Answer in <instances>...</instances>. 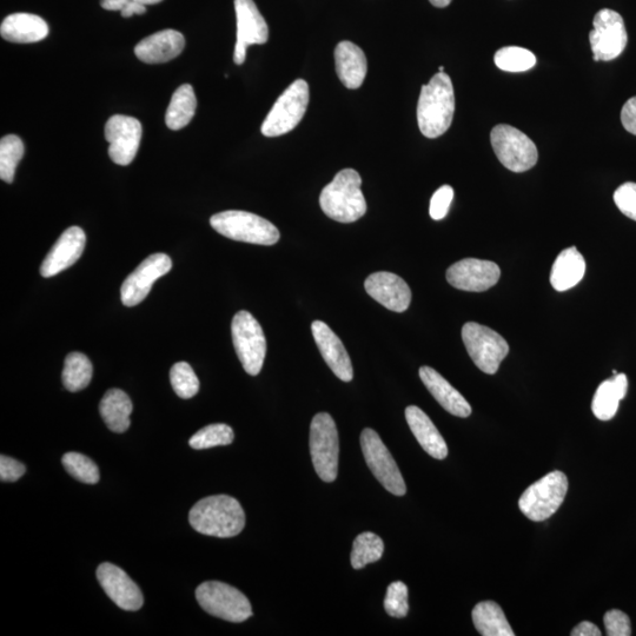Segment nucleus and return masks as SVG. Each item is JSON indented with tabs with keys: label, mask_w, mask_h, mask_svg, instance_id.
<instances>
[{
	"label": "nucleus",
	"mask_w": 636,
	"mask_h": 636,
	"mask_svg": "<svg viewBox=\"0 0 636 636\" xmlns=\"http://www.w3.org/2000/svg\"><path fill=\"white\" fill-rule=\"evenodd\" d=\"M455 94L452 79L439 72L422 86L417 104V123L422 135L437 138L446 134L453 123Z\"/></svg>",
	"instance_id": "1"
},
{
	"label": "nucleus",
	"mask_w": 636,
	"mask_h": 636,
	"mask_svg": "<svg viewBox=\"0 0 636 636\" xmlns=\"http://www.w3.org/2000/svg\"><path fill=\"white\" fill-rule=\"evenodd\" d=\"M189 521L198 533L227 539L242 532L245 514L236 499L215 495L198 501L190 510Z\"/></svg>",
	"instance_id": "2"
},
{
	"label": "nucleus",
	"mask_w": 636,
	"mask_h": 636,
	"mask_svg": "<svg viewBox=\"0 0 636 636\" xmlns=\"http://www.w3.org/2000/svg\"><path fill=\"white\" fill-rule=\"evenodd\" d=\"M362 178L354 169H344L321 192V209L331 220L340 223L359 221L367 212L361 190Z\"/></svg>",
	"instance_id": "3"
},
{
	"label": "nucleus",
	"mask_w": 636,
	"mask_h": 636,
	"mask_svg": "<svg viewBox=\"0 0 636 636\" xmlns=\"http://www.w3.org/2000/svg\"><path fill=\"white\" fill-rule=\"evenodd\" d=\"M210 224L218 234L238 242L274 245L281 238L280 230L273 223L247 211L220 212L211 217Z\"/></svg>",
	"instance_id": "4"
},
{
	"label": "nucleus",
	"mask_w": 636,
	"mask_h": 636,
	"mask_svg": "<svg viewBox=\"0 0 636 636\" xmlns=\"http://www.w3.org/2000/svg\"><path fill=\"white\" fill-rule=\"evenodd\" d=\"M568 479L555 470L528 487L519 500L521 512L529 520L541 522L553 516L565 501Z\"/></svg>",
	"instance_id": "5"
},
{
	"label": "nucleus",
	"mask_w": 636,
	"mask_h": 636,
	"mask_svg": "<svg viewBox=\"0 0 636 636\" xmlns=\"http://www.w3.org/2000/svg\"><path fill=\"white\" fill-rule=\"evenodd\" d=\"M339 433L328 413L315 415L310 426V454L318 476L334 482L339 473Z\"/></svg>",
	"instance_id": "6"
},
{
	"label": "nucleus",
	"mask_w": 636,
	"mask_h": 636,
	"mask_svg": "<svg viewBox=\"0 0 636 636\" xmlns=\"http://www.w3.org/2000/svg\"><path fill=\"white\" fill-rule=\"evenodd\" d=\"M309 105V85L304 79H296L278 97L273 109L262 124L265 137H278L293 131L306 115Z\"/></svg>",
	"instance_id": "7"
},
{
	"label": "nucleus",
	"mask_w": 636,
	"mask_h": 636,
	"mask_svg": "<svg viewBox=\"0 0 636 636\" xmlns=\"http://www.w3.org/2000/svg\"><path fill=\"white\" fill-rule=\"evenodd\" d=\"M196 599L205 612L225 621L243 622L253 616L247 596L227 583H202L196 589Z\"/></svg>",
	"instance_id": "8"
},
{
	"label": "nucleus",
	"mask_w": 636,
	"mask_h": 636,
	"mask_svg": "<svg viewBox=\"0 0 636 636\" xmlns=\"http://www.w3.org/2000/svg\"><path fill=\"white\" fill-rule=\"evenodd\" d=\"M462 340L475 366L494 375L509 354L508 342L493 329L469 322L462 328Z\"/></svg>",
	"instance_id": "9"
},
{
	"label": "nucleus",
	"mask_w": 636,
	"mask_h": 636,
	"mask_svg": "<svg viewBox=\"0 0 636 636\" xmlns=\"http://www.w3.org/2000/svg\"><path fill=\"white\" fill-rule=\"evenodd\" d=\"M490 141L496 157L510 171L525 172L538 163L539 151L535 143L510 125H496L490 134Z\"/></svg>",
	"instance_id": "10"
},
{
	"label": "nucleus",
	"mask_w": 636,
	"mask_h": 636,
	"mask_svg": "<svg viewBox=\"0 0 636 636\" xmlns=\"http://www.w3.org/2000/svg\"><path fill=\"white\" fill-rule=\"evenodd\" d=\"M231 334L244 370L251 376L260 374L267 355V340L261 324L249 311H238L231 323Z\"/></svg>",
	"instance_id": "11"
},
{
	"label": "nucleus",
	"mask_w": 636,
	"mask_h": 636,
	"mask_svg": "<svg viewBox=\"0 0 636 636\" xmlns=\"http://www.w3.org/2000/svg\"><path fill=\"white\" fill-rule=\"evenodd\" d=\"M361 447L364 459L374 474L377 481L388 490V492L403 496L407 493L406 483L397 467L392 454L375 430L367 428L361 434Z\"/></svg>",
	"instance_id": "12"
},
{
	"label": "nucleus",
	"mask_w": 636,
	"mask_h": 636,
	"mask_svg": "<svg viewBox=\"0 0 636 636\" xmlns=\"http://www.w3.org/2000/svg\"><path fill=\"white\" fill-rule=\"evenodd\" d=\"M594 30L589 33L595 62H609L625 51L628 35L624 22L618 12L604 9L596 13Z\"/></svg>",
	"instance_id": "13"
},
{
	"label": "nucleus",
	"mask_w": 636,
	"mask_h": 636,
	"mask_svg": "<svg viewBox=\"0 0 636 636\" xmlns=\"http://www.w3.org/2000/svg\"><path fill=\"white\" fill-rule=\"evenodd\" d=\"M142 132L141 122L134 117L116 115L109 118L105 125V138L110 144L111 161L122 167L131 164L141 144Z\"/></svg>",
	"instance_id": "14"
},
{
	"label": "nucleus",
	"mask_w": 636,
	"mask_h": 636,
	"mask_svg": "<svg viewBox=\"0 0 636 636\" xmlns=\"http://www.w3.org/2000/svg\"><path fill=\"white\" fill-rule=\"evenodd\" d=\"M501 269L492 261L466 258L456 262L447 270L450 286L470 293H483L498 284Z\"/></svg>",
	"instance_id": "15"
},
{
	"label": "nucleus",
	"mask_w": 636,
	"mask_h": 636,
	"mask_svg": "<svg viewBox=\"0 0 636 636\" xmlns=\"http://www.w3.org/2000/svg\"><path fill=\"white\" fill-rule=\"evenodd\" d=\"M171 268V258L161 253L151 255L139 264L123 283L121 298L124 306L131 308L143 302L158 278L167 275Z\"/></svg>",
	"instance_id": "16"
},
{
	"label": "nucleus",
	"mask_w": 636,
	"mask_h": 636,
	"mask_svg": "<svg viewBox=\"0 0 636 636\" xmlns=\"http://www.w3.org/2000/svg\"><path fill=\"white\" fill-rule=\"evenodd\" d=\"M235 11L237 42L234 62L237 65H242L247 57L248 46L263 45L268 42L269 29L254 0H235Z\"/></svg>",
	"instance_id": "17"
},
{
	"label": "nucleus",
	"mask_w": 636,
	"mask_h": 636,
	"mask_svg": "<svg viewBox=\"0 0 636 636\" xmlns=\"http://www.w3.org/2000/svg\"><path fill=\"white\" fill-rule=\"evenodd\" d=\"M97 580L106 595L119 608L129 612L142 608L144 604L142 591L123 569L112 563H102L97 569Z\"/></svg>",
	"instance_id": "18"
},
{
	"label": "nucleus",
	"mask_w": 636,
	"mask_h": 636,
	"mask_svg": "<svg viewBox=\"0 0 636 636\" xmlns=\"http://www.w3.org/2000/svg\"><path fill=\"white\" fill-rule=\"evenodd\" d=\"M364 288L370 297L395 313H404L412 303V290L400 276L387 271L370 275Z\"/></svg>",
	"instance_id": "19"
},
{
	"label": "nucleus",
	"mask_w": 636,
	"mask_h": 636,
	"mask_svg": "<svg viewBox=\"0 0 636 636\" xmlns=\"http://www.w3.org/2000/svg\"><path fill=\"white\" fill-rule=\"evenodd\" d=\"M314 340L318 350L333 373L343 382H350L354 377L353 363L340 337L326 323L315 321L311 324Z\"/></svg>",
	"instance_id": "20"
},
{
	"label": "nucleus",
	"mask_w": 636,
	"mask_h": 636,
	"mask_svg": "<svg viewBox=\"0 0 636 636\" xmlns=\"http://www.w3.org/2000/svg\"><path fill=\"white\" fill-rule=\"evenodd\" d=\"M86 236L79 227L65 230L53 245L48 256L42 263L41 275L45 278L61 274L62 271L74 265L83 255Z\"/></svg>",
	"instance_id": "21"
},
{
	"label": "nucleus",
	"mask_w": 636,
	"mask_h": 636,
	"mask_svg": "<svg viewBox=\"0 0 636 636\" xmlns=\"http://www.w3.org/2000/svg\"><path fill=\"white\" fill-rule=\"evenodd\" d=\"M185 46V39L181 32L163 30L154 33L135 48V55L147 64H163L180 56Z\"/></svg>",
	"instance_id": "22"
},
{
	"label": "nucleus",
	"mask_w": 636,
	"mask_h": 636,
	"mask_svg": "<svg viewBox=\"0 0 636 636\" xmlns=\"http://www.w3.org/2000/svg\"><path fill=\"white\" fill-rule=\"evenodd\" d=\"M420 377L424 386L427 387L430 394L434 396V399L439 402L443 409H446L448 413L457 416L465 417L472 414V407L468 401L450 384L445 377L437 373V371L430 367H422L420 369Z\"/></svg>",
	"instance_id": "23"
},
{
	"label": "nucleus",
	"mask_w": 636,
	"mask_h": 636,
	"mask_svg": "<svg viewBox=\"0 0 636 636\" xmlns=\"http://www.w3.org/2000/svg\"><path fill=\"white\" fill-rule=\"evenodd\" d=\"M335 64L337 76L346 88L356 90L366 79L367 57L359 46L344 41L336 46Z\"/></svg>",
	"instance_id": "24"
},
{
	"label": "nucleus",
	"mask_w": 636,
	"mask_h": 636,
	"mask_svg": "<svg viewBox=\"0 0 636 636\" xmlns=\"http://www.w3.org/2000/svg\"><path fill=\"white\" fill-rule=\"evenodd\" d=\"M0 35L11 43H37L48 37L49 26L43 18L31 13H13L4 19Z\"/></svg>",
	"instance_id": "25"
},
{
	"label": "nucleus",
	"mask_w": 636,
	"mask_h": 636,
	"mask_svg": "<svg viewBox=\"0 0 636 636\" xmlns=\"http://www.w3.org/2000/svg\"><path fill=\"white\" fill-rule=\"evenodd\" d=\"M406 420L421 447L436 460H445L448 447L439 430L429 416L416 406L406 409Z\"/></svg>",
	"instance_id": "26"
},
{
	"label": "nucleus",
	"mask_w": 636,
	"mask_h": 636,
	"mask_svg": "<svg viewBox=\"0 0 636 636\" xmlns=\"http://www.w3.org/2000/svg\"><path fill=\"white\" fill-rule=\"evenodd\" d=\"M586 274L585 258L575 247L561 251L556 258L552 273L551 284L556 291H567L578 286Z\"/></svg>",
	"instance_id": "27"
},
{
	"label": "nucleus",
	"mask_w": 636,
	"mask_h": 636,
	"mask_svg": "<svg viewBox=\"0 0 636 636\" xmlns=\"http://www.w3.org/2000/svg\"><path fill=\"white\" fill-rule=\"evenodd\" d=\"M628 390L625 374H616L613 379L602 382L596 390L592 402V410L601 421L612 420L618 413L619 404L624 400Z\"/></svg>",
	"instance_id": "28"
},
{
	"label": "nucleus",
	"mask_w": 636,
	"mask_h": 636,
	"mask_svg": "<svg viewBox=\"0 0 636 636\" xmlns=\"http://www.w3.org/2000/svg\"><path fill=\"white\" fill-rule=\"evenodd\" d=\"M132 408L130 397L121 389H110L99 403V413L106 427L118 434L130 428Z\"/></svg>",
	"instance_id": "29"
},
{
	"label": "nucleus",
	"mask_w": 636,
	"mask_h": 636,
	"mask_svg": "<svg viewBox=\"0 0 636 636\" xmlns=\"http://www.w3.org/2000/svg\"><path fill=\"white\" fill-rule=\"evenodd\" d=\"M473 622L477 632L483 636H514L513 628L494 601H483L473 609Z\"/></svg>",
	"instance_id": "30"
},
{
	"label": "nucleus",
	"mask_w": 636,
	"mask_h": 636,
	"mask_svg": "<svg viewBox=\"0 0 636 636\" xmlns=\"http://www.w3.org/2000/svg\"><path fill=\"white\" fill-rule=\"evenodd\" d=\"M197 108V99L194 88L190 84L180 86L172 95L165 123L170 130H181L194 118Z\"/></svg>",
	"instance_id": "31"
},
{
	"label": "nucleus",
	"mask_w": 636,
	"mask_h": 636,
	"mask_svg": "<svg viewBox=\"0 0 636 636\" xmlns=\"http://www.w3.org/2000/svg\"><path fill=\"white\" fill-rule=\"evenodd\" d=\"M92 364L81 353H71L66 356L62 380L64 387L71 393L81 392L89 386L92 379Z\"/></svg>",
	"instance_id": "32"
},
{
	"label": "nucleus",
	"mask_w": 636,
	"mask_h": 636,
	"mask_svg": "<svg viewBox=\"0 0 636 636\" xmlns=\"http://www.w3.org/2000/svg\"><path fill=\"white\" fill-rule=\"evenodd\" d=\"M384 553V543L379 535L366 532L362 533L354 541L353 552H351V566L355 569H362L379 561Z\"/></svg>",
	"instance_id": "33"
},
{
	"label": "nucleus",
	"mask_w": 636,
	"mask_h": 636,
	"mask_svg": "<svg viewBox=\"0 0 636 636\" xmlns=\"http://www.w3.org/2000/svg\"><path fill=\"white\" fill-rule=\"evenodd\" d=\"M24 143L16 135H9L0 141V178L6 183L15 180L19 162L24 156Z\"/></svg>",
	"instance_id": "34"
},
{
	"label": "nucleus",
	"mask_w": 636,
	"mask_h": 636,
	"mask_svg": "<svg viewBox=\"0 0 636 636\" xmlns=\"http://www.w3.org/2000/svg\"><path fill=\"white\" fill-rule=\"evenodd\" d=\"M495 65L502 71L525 72L536 65V57L532 51L519 48V46H507L495 53Z\"/></svg>",
	"instance_id": "35"
},
{
	"label": "nucleus",
	"mask_w": 636,
	"mask_h": 636,
	"mask_svg": "<svg viewBox=\"0 0 636 636\" xmlns=\"http://www.w3.org/2000/svg\"><path fill=\"white\" fill-rule=\"evenodd\" d=\"M234 437V430L228 424H210L192 436L189 445L196 450L229 446L233 443Z\"/></svg>",
	"instance_id": "36"
},
{
	"label": "nucleus",
	"mask_w": 636,
	"mask_h": 636,
	"mask_svg": "<svg viewBox=\"0 0 636 636\" xmlns=\"http://www.w3.org/2000/svg\"><path fill=\"white\" fill-rule=\"evenodd\" d=\"M63 466L72 477L88 485H96L101 474L94 461L81 453H66L62 459Z\"/></svg>",
	"instance_id": "37"
},
{
	"label": "nucleus",
	"mask_w": 636,
	"mask_h": 636,
	"mask_svg": "<svg viewBox=\"0 0 636 636\" xmlns=\"http://www.w3.org/2000/svg\"><path fill=\"white\" fill-rule=\"evenodd\" d=\"M170 381L175 393L184 400L191 399L200 390V381L187 362H178L171 368Z\"/></svg>",
	"instance_id": "38"
},
{
	"label": "nucleus",
	"mask_w": 636,
	"mask_h": 636,
	"mask_svg": "<svg viewBox=\"0 0 636 636\" xmlns=\"http://www.w3.org/2000/svg\"><path fill=\"white\" fill-rule=\"evenodd\" d=\"M384 609L393 618H406L409 612L408 588L403 582L390 583L384 599Z\"/></svg>",
	"instance_id": "39"
},
{
	"label": "nucleus",
	"mask_w": 636,
	"mask_h": 636,
	"mask_svg": "<svg viewBox=\"0 0 636 636\" xmlns=\"http://www.w3.org/2000/svg\"><path fill=\"white\" fill-rule=\"evenodd\" d=\"M614 202L622 214L636 222V183L628 182L616 189Z\"/></svg>",
	"instance_id": "40"
},
{
	"label": "nucleus",
	"mask_w": 636,
	"mask_h": 636,
	"mask_svg": "<svg viewBox=\"0 0 636 636\" xmlns=\"http://www.w3.org/2000/svg\"><path fill=\"white\" fill-rule=\"evenodd\" d=\"M454 200V189L450 185H443L435 192L430 201L429 214L434 221H441L448 215L450 205Z\"/></svg>",
	"instance_id": "41"
},
{
	"label": "nucleus",
	"mask_w": 636,
	"mask_h": 636,
	"mask_svg": "<svg viewBox=\"0 0 636 636\" xmlns=\"http://www.w3.org/2000/svg\"><path fill=\"white\" fill-rule=\"evenodd\" d=\"M605 627L609 636H629L632 635L631 620L624 612L612 609L606 613Z\"/></svg>",
	"instance_id": "42"
},
{
	"label": "nucleus",
	"mask_w": 636,
	"mask_h": 636,
	"mask_svg": "<svg viewBox=\"0 0 636 636\" xmlns=\"http://www.w3.org/2000/svg\"><path fill=\"white\" fill-rule=\"evenodd\" d=\"M23 463L12 457L0 456V480L3 482H16L25 474Z\"/></svg>",
	"instance_id": "43"
},
{
	"label": "nucleus",
	"mask_w": 636,
	"mask_h": 636,
	"mask_svg": "<svg viewBox=\"0 0 636 636\" xmlns=\"http://www.w3.org/2000/svg\"><path fill=\"white\" fill-rule=\"evenodd\" d=\"M621 123L628 132L636 136V97L628 99L622 108Z\"/></svg>",
	"instance_id": "44"
},
{
	"label": "nucleus",
	"mask_w": 636,
	"mask_h": 636,
	"mask_svg": "<svg viewBox=\"0 0 636 636\" xmlns=\"http://www.w3.org/2000/svg\"><path fill=\"white\" fill-rule=\"evenodd\" d=\"M572 636H600L601 631L598 626L592 624L589 621H583L581 624L576 626L572 633Z\"/></svg>",
	"instance_id": "45"
},
{
	"label": "nucleus",
	"mask_w": 636,
	"mask_h": 636,
	"mask_svg": "<svg viewBox=\"0 0 636 636\" xmlns=\"http://www.w3.org/2000/svg\"><path fill=\"white\" fill-rule=\"evenodd\" d=\"M145 11H147V6L136 2V0H131V2L127 5V8L122 11V16L124 18H130L134 15H143Z\"/></svg>",
	"instance_id": "46"
},
{
	"label": "nucleus",
	"mask_w": 636,
	"mask_h": 636,
	"mask_svg": "<svg viewBox=\"0 0 636 636\" xmlns=\"http://www.w3.org/2000/svg\"><path fill=\"white\" fill-rule=\"evenodd\" d=\"M131 0H102V8L109 11H123Z\"/></svg>",
	"instance_id": "47"
},
{
	"label": "nucleus",
	"mask_w": 636,
	"mask_h": 636,
	"mask_svg": "<svg viewBox=\"0 0 636 636\" xmlns=\"http://www.w3.org/2000/svg\"><path fill=\"white\" fill-rule=\"evenodd\" d=\"M436 8H447L452 3V0H429Z\"/></svg>",
	"instance_id": "48"
},
{
	"label": "nucleus",
	"mask_w": 636,
	"mask_h": 636,
	"mask_svg": "<svg viewBox=\"0 0 636 636\" xmlns=\"http://www.w3.org/2000/svg\"><path fill=\"white\" fill-rule=\"evenodd\" d=\"M136 2L147 6V5H155V4L161 3L163 2V0H136Z\"/></svg>",
	"instance_id": "49"
},
{
	"label": "nucleus",
	"mask_w": 636,
	"mask_h": 636,
	"mask_svg": "<svg viewBox=\"0 0 636 636\" xmlns=\"http://www.w3.org/2000/svg\"><path fill=\"white\" fill-rule=\"evenodd\" d=\"M439 71H440V72H445V66H440Z\"/></svg>",
	"instance_id": "50"
}]
</instances>
